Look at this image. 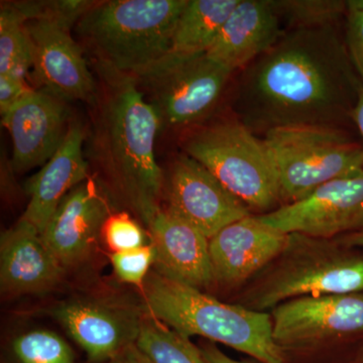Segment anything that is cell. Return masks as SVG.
Segmentation results:
<instances>
[{"label":"cell","instance_id":"32","mask_svg":"<svg viewBox=\"0 0 363 363\" xmlns=\"http://www.w3.org/2000/svg\"><path fill=\"white\" fill-rule=\"evenodd\" d=\"M336 240L341 245H345V247L359 248V250H363V229L354 231V233L345 234V235L340 236V238H336Z\"/></svg>","mask_w":363,"mask_h":363},{"label":"cell","instance_id":"21","mask_svg":"<svg viewBox=\"0 0 363 363\" xmlns=\"http://www.w3.org/2000/svg\"><path fill=\"white\" fill-rule=\"evenodd\" d=\"M240 0H188L177 25L172 52L195 55L209 51Z\"/></svg>","mask_w":363,"mask_h":363},{"label":"cell","instance_id":"31","mask_svg":"<svg viewBox=\"0 0 363 363\" xmlns=\"http://www.w3.org/2000/svg\"><path fill=\"white\" fill-rule=\"evenodd\" d=\"M105 363H152L138 345L133 344Z\"/></svg>","mask_w":363,"mask_h":363},{"label":"cell","instance_id":"22","mask_svg":"<svg viewBox=\"0 0 363 363\" xmlns=\"http://www.w3.org/2000/svg\"><path fill=\"white\" fill-rule=\"evenodd\" d=\"M0 363H76V358L70 344L57 332L35 328L9 339Z\"/></svg>","mask_w":363,"mask_h":363},{"label":"cell","instance_id":"18","mask_svg":"<svg viewBox=\"0 0 363 363\" xmlns=\"http://www.w3.org/2000/svg\"><path fill=\"white\" fill-rule=\"evenodd\" d=\"M147 228L156 255V271L198 290L214 285L209 240L201 231L164 208L157 212Z\"/></svg>","mask_w":363,"mask_h":363},{"label":"cell","instance_id":"20","mask_svg":"<svg viewBox=\"0 0 363 363\" xmlns=\"http://www.w3.org/2000/svg\"><path fill=\"white\" fill-rule=\"evenodd\" d=\"M281 23L272 0H240L207 56L231 72L243 70L281 39Z\"/></svg>","mask_w":363,"mask_h":363},{"label":"cell","instance_id":"13","mask_svg":"<svg viewBox=\"0 0 363 363\" xmlns=\"http://www.w3.org/2000/svg\"><path fill=\"white\" fill-rule=\"evenodd\" d=\"M164 209L210 240L224 227L252 214L200 162L184 154L174 162L164 187Z\"/></svg>","mask_w":363,"mask_h":363},{"label":"cell","instance_id":"3","mask_svg":"<svg viewBox=\"0 0 363 363\" xmlns=\"http://www.w3.org/2000/svg\"><path fill=\"white\" fill-rule=\"evenodd\" d=\"M142 290L145 312L181 335L224 344L260 363H288L272 336L269 313L220 302L155 269Z\"/></svg>","mask_w":363,"mask_h":363},{"label":"cell","instance_id":"33","mask_svg":"<svg viewBox=\"0 0 363 363\" xmlns=\"http://www.w3.org/2000/svg\"><path fill=\"white\" fill-rule=\"evenodd\" d=\"M351 119L357 124L360 135H362L363 150V88L358 95L357 104H355L352 114H351Z\"/></svg>","mask_w":363,"mask_h":363},{"label":"cell","instance_id":"35","mask_svg":"<svg viewBox=\"0 0 363 363\" xmlns=\"http://www.w3.org/2000/svg\"><path fill=\"white\" fill-rule=\"evenodd\" d=\"M362 362H363V355H362Z\"/></svg>","mask_w":363,"mask_h":363},{"label":"cell","instance_id":"8","mask_svg":"<svg viewBox=\"0 0 363 363\" xmlns=\"http://www.w3.org/2000/svg\"><path fill=\"white\" fill-rule=\"evenodd\" d=\"M233 72L203 54L171 52L135 77L161 116L162 125L183 128L206 118L226 89Z\"/></svg>","mask_w":363,"mask_h":363},{"label":"cell","instance_id":"10","mask_svg":"<svg viewBox=\"0 0 363 363\" xmlns=\"http://www.w3.org/2000/svg\"><path fill=\"white\" fill-rule=\"evenodd\" d=\"M269 314L272 336L281 350L317 347L363 332V294L293 298Z\"/></svg>","mask_w":363,"mask_h":363},{"label":"cell","instance_id":"7","mask_svg":"<svg viewBox=\"0 0 363 363\" xmlns=\"http://www.w3.org/2000/svg\"><path fill=\"white\" fill-rule=\"evenodd\" d=\"M278 176L281 205L300 201L334 179L363 169V150L342 128L297 125L262 138Z\"/></svg>","mask_w":363,"mask_h":363},{"label":"cell","instance_id":"5","mask_svg":"<svg viewBox=\"0 0 363 363\" xmlns=\"http://www.w3.org/2000/svg\"><path fill=\"white\" fill-rule=\"evenodd\" d=\"M336 238L289 233L286 247L241 295L247 309L267 312L293 298L363 291V257Z\"/></svg>","mask_w":363,"mask_h":363},{"label":"cell","instance_id":"23","mask_svg":"<svg viewBox=\"0 0 363 363\" xmlns=\"http://www.w3.org/2000/svg\"><path fill=\"white\" fill-rule=\"evenodd\" d=\"M136 345L152 363H208L190 339L147 313Z\"/></svg>","mask_w":363,"mask_h":363},{"label":"cell","instance_id":"24","mask_svg":"<svg viewBox=\"0 0 363 363\" xmlns=\"http://www.w3.org/2000/svg\"><path fill=\"white\" fill-rule=\"evenodd\" d=\"M33 68V48L26 20L13 4L0 11V75L26 81Z\"/></svg>","mask_w":363,"mask_h":363},{"label":"cell","instance_id":"14","mask_svg":"<svg viewBox=\"0 0 363 363\" xmlns=\"http://www.w3.org/2000/svg\"><path fill=\"white\" fill-rule=\"evenodd\" d=\"M111 214L108 198L91 178L62 200L42 238L65 272L85 264L92 257Z\"/></svg>","mask_w":363,"mask_h":363},{"label":"cell","instance_id":"34","mask_svg":"<svg viewBox=\"0 0 363 363\" xmlns=\"http://www.w3.org/2000/svg\"><path fill=\"white\" fill-rule=\"evenodd\" d=\"M347 6L363 13V0H350L347 1Z\"/></svg>","mask_w":363,"mask_h":363},{"label":"cell","instance_id":"19","mask_svg":"<svg viewBox=\"0 0 363 363\" xmlns=\"http://www.w3.org/2000/svg\"><path fill=\"white\" fill-rule=\"evenodd\" d=\"M84 130L72 121L65 140L40 171L26 184L28 206L21 219L44 233L65 196L89 179V166L83 152Z\"/></svg>","mask_w":363,"mask_h":363},{"label":"cell","instance_id":"16","mask_svg":"<svg viewBox=\"0 0 363 363\" xmlns=\"http://www.w3.org/2000/svg\"><path fill=\"white\" fill-rule=\"evenodd\" d=\"M288 235L267 226L257 215L224 227L209 240L214 284L235 288L255 279L281 252Z\"/></svg>","mask_w":363,"mask_h":363},{"label":"cell","instance_id":"17","mask_svg":"<svg viewBox=\"0 0 363 363\" xmlns=\"http://www.w3.org/2000/svg\"><path fill=\"white\" fill-rule=\"evenodd\" d=\"M65 272L32 224L21 218L1 233L0 290L4 297L51 292Z\"/></svg>","mask_w":363,"mask_h":363},{"label":"cell","instance_id":"1","mask_svg":"<svg viewBox=\"0 0 363 363\" xmlns=\"http://www.w3.org/2000/svg\"><path fill=\"white\" fill-rule=\"evenodd\" d=\"M362 88L336 26L291 28L241 72L234 112L257 135L288 126L341 128Z\"/></svg>","mask_w":363,"mask_h":363},{"label":"cell","instance_id":"28","mask_svg":"<svg viewBox=\"0 0 363 363\" xmlns=\"http://www.w3.org/2000/svg\"><path fill=\"white\" fill-rule=\"evenodd\" d=\"M345 16L344 42L353 68L363 85V13L348 7Z\"/></svg>","mask_w":363,"mask_h":363},{"label":"cell","instance_id":"12","mask_svg":"<svg viewBox=\"0 0 363 363\" xmlns=\"http://www.w3.org/2000/svg\"><path fill=\"white\" fill-rule=\"evenodd\" d=\"M61 21H26L33 48L32 78L39 90L63 101H96V83L80 45Z\"/></svg>","mask_w":363,"mask_h":363},{"label":"cell","instance_id":"15","mask_svg":"<svg viewBox=\"0 0 363 363\" xmlns=\"http://www.w3.org/2000/svg\"><path fill=\"white\" fill-rule=\"evenodd\" d=\"M1 117L13 143L11 168L16 173L42 168L61 147L71 124L68 102L35 88Z\"/></svg>","mask_w":363,"mask_h":363},{"label":"cell","instance_id":"25","mask_svg":"<svg viewBox=\"0 0 363 363\" xmlns=\"http://www.w3.org/2000/svg\"><path fill=\"white\" fill-rule=\"evenodd\" d=\"M281 21L291 28L336 26L348 11L341 0H272Z\"/></svg>","mask_w":363,"mask_h":363},{"label":"cell","instance_id":"2","mask_svg":"<svg viewBox=\"0 0 363 363\" xmlns=\"http://www.w3.org/2000/svg\"><path fill=\"white\" fill-rule=\"evenodd\" d=\"M102 82L97 154L111 195L145 225L162 209L166 180L155 155L161 116L133 76L95 61Z\"/></svg>","mask_w":363,"mask_h":363},{"label":"cell","instance_id":"27","mask_svg":"<svg viewBox=\"0 0 363 363\" xmlns=\"http://www.w3.org/2000/svg\"><path fill=\"white\" fill-rule=\"evenodd\" d=\"M145 230L138 222L125 213L111 214L105 222L102 240L112 252H126L142 247L145 243Z\"/></svg>","mask_w":363,"mask_h":363},{"label":"cell","instance_id":"26","mask_svg":"<svg viewBox=\"0 0 363 363\" xmlns=\"http://www.w3.org/2000/svg\"><path fill=\"white\" fill-rule=\"evenodd\" d=\"M154 247L145 245L135 250L112 252L111 260L117 278L123 283L143 289L145 279L155 264Z\"/></svg>","mask_w":363,"mask_h":363},{"label":"cell","instance_id":"29","mask_svg":"<svg viewBox=\"0 0 363 363\" xmlns=\"http://www.w3.org/2000/svg\"><path fill=\"white\" fill-rule=\"evenodd\" d=\"M33 88L26 81L0 75V114L4 116Z\"/></svg>","mask_w":363,"mask_h":363},{"label":"cell","instance_id":"9","mask_svg":"<svg viewBox=\"0 0 363 363\" xmlns=\"http://www.w3.org/2000/svg\"><path fill=\"white\" fill-rule=\"evenodd\" d=\"M52 314L91 363H105L136 343L147 312L130 298L95 294L64 301Z\"/></svg>","mask_w":363,"mask_h":363},{"label":"cell","instance_id":"6","mask_svg":"<svg viewBox=\"0 0 363 363\" xmlns=\"http://www.w3.org/2000/svg\"><path fill=\"white\" fill-rule=\"evenodd\" d=\"M183 149L250 211L267 214L281 206L278 176L262 138L238 118L198 126Z\"/></svg>","mask_w":363,"mask_h":363},{"label":"cell","instance_id":"11","mask_svg":"<svg viewBox=\"0 0 363 363\" xmlns=\"http://www.w3.org/2000/svg\"><path fill=\"white\" fill-rule=\"evenodd\" d=\"M260 221L284 233L338 238L363 229V169L334 179L300 201L281 205Z\"/></svg>","mask_w":363,"mask_h":363},{"label":"cell","instance_id":"4","mask_svg":"<svg viewBox=\"0 0 363 363\" xmlns=\"http://www.w3.org/2000/svg\"><path fill=\"white\" fill-rule=\"evenodd\" d=\"M188 0L95 2L77 23L78 33L96 61L140 75L168 56Z\"/></svg>","mask_w":363,"mask_h":363},{"label":"cell","instance_id":"30","mask_svg":"<svg viewBox=\"0 0 363 363\" xmlns=\"http://www.w3.org/2000/svg\"><path fill=\"white\" fill-rule=\"evenodd\" d=\"M203 357L208 363H257L252 362H240L229 357L225 353L222 352L220 348L217 347L214 342H204L200 346Z\"/></svg>","mask_w":363,"mask_h":363}]
</instances>
